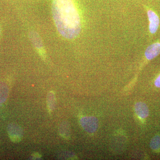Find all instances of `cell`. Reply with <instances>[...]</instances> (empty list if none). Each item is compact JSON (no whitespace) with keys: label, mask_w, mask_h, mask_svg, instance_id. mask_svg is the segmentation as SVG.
Masks as SVG:
<instances>
[{"label":"cell","mask_w":160,"mask_h":160,"mask_svg":"<svg viewBox=\"0 0 160 160\" xmlns=\"http://www.w3.org/2000/svg\"><path fill=\"white\" fill-rule=\"evenodd\" d=\"M147 14L149 22V31L152 34H154L157 31L159 26V18L157 15L151 10H148Z\"/></svg>","instance_id":"5b68a950"},{"label":"cell","mask_w":160,"mask_h":160,"mask_svg":"<svg viewBox=\"0 0 160 160\" xmlns=\"http://www.w3.org/2000/svg\"><path fill=\"white\" fill-rule=\"evenodd\" d=\"M48 103L49 109L52 110L54 109L55 106V97L54 94H49L48 95Z\"/></svg>","instance_id":"30bf717a"},{"label":"cell","mask_w":160,"mask_h":160,"mask_svg":"<svg viewBox=\"0 0 160 160\" xmlns=\"http://www.w3.org/2000/svg\"><path fill=\"white\" fill-rule=\"evenodd\" d=\"M160 53V43H155L149 46L145 52V56L148 60L152 59Z\"/></svg>","instance_id":"8992f818"},{"label":"cell","mask_w":160,"mask_h":160,"mask_svg":"<svg viewBox=\"0 0 160 160\" xmlns=\"http://www.w3.org/2000/svg\"><path fill=\"white\" fill-rule=\"evenodd\" d=\"M154 84L157 87L160 88V75L156 79L154 82Z\"/></svg>","instance_id":"8fae6325"},{"label":"cell","mask_w":160,"mask_h":160,"mask_svg":"<svg viewBox=\"0 0 160 160\" xmlns=\"http://www.w3.org/2000/svg\"><path fill=\"white\" fill-rule=\"evenodd\" d=\"M7 132L9 138L13 142H18L22 138V129L19 126L15 123L9 124L7 127Z\"/></svg>","instance_id":"7a4b0ae2"},{"label":"cell","mask_w":160,"mask_h":160,"mask_svg":"<svg viewBox=\"0 0 160 160\" xmlns=\"http://www.w3.org/2000/svg\"><path fill=\"white\" fill-rule=\"evenodd\" d=\"M9 89L7 85L4 82L0 83V103H4L8 97Z\"/></svg>","instance_id":"ba28073f"},{"label":"cell","mask_w":160,"mask_h":160,"mask_svg":"<svg viewBox=\"0 0 160 160\" xmlns=\"http://www.w3.org/2000/svg\"><path fill=\"white\" fill-rule=\"evenodd\" d=\"M52 11L57 29L63 37L72 39L79 35L81 20L72 0H53Z\"/></svg>","instance_id":"6da1fadb"},{"label":"cell","mask_w":160,"mask_h":160,"mask_svg":"<svg viewBox=\"0 0 160 160\" xmlns=\"http://www.w3.org/2000/svg\"><path fill=\"white\" fill-rule=\"evenodd\" d=\"M135 111L138 116L141 118H146L149 115L148 106L145 103L139 102L136 104Z\"/></svg>","instance_id":"52a82bcc"},{"label":"cell","mask_w":160,"mask_h":160,"mask_svg":"<svg viewBox=\"0 0 160 160\" xmlns=\"http://www.w3.org/2000/svg\"><path fill=\"white\" fill-rule=\"evenodd\" d=\"M1 28H0V32H1Z\"/></svg>","instance_id":"7c38bea8"},{"label":"cell","mask_w":160,"mask_h":160,"mask_svg":"<svg viewBox=\"0 0 160 160\" xmlns=\"http://www.w3.org/2000/svg\"><path fill=\"white\" fill-rule=\"evenodd\" d=\"M29 36L32 42L35 47L39 54L42 57L44 58L46 57V51L43 46L42 42L37 32L35 31L30 32Z\"/></svg>","instance_id":"277c9868"},{"label":"cell","mask_w":160,"mask_h":160,"mask_svg":"<svg viewBox=\"0 0 160 160\" xmlns=\"http://www.w3.org/2000/svg\"><path fill=\"white\" fill-rule=\"evenodd\" d=\"M150 147L154 151H158L160 149V136L156 135L152 139L150 143Z\"/></svg>","instance_id":"9c48e42d"},{"label":"cell","mask_w":160,"mask_h":160,"mask_svg":"<svg viewBox=\"0 0 160 160\" xmlns=\"http://www.w3.org/2000/svg\"><path fill=\"white\" fill-rule=\"evenodd\" d=\"M81 125L83 129L89 133H93L97 130L98 121L94 117H86L80 120Z\"/></svg>","instance_id":"3957f363"}]
</instances>
